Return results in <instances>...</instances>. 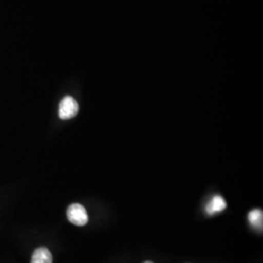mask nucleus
<instances>
[{
  "label": "nucleus",
  "mask_w": 263,
  "mask_h": 263,
  "mask_svg": "<svg viewBox=\"0 0 263 263\" xmlns=\"http://www.w3.org/2000/svg\"><path fill=\"white\" fill-rule=\"evenodd\" d=\"M66 215H67L68 220L74 226H84L89 221L87 211L80 204L70 205L67 209Z\"/></svg>",
  "instance_id": "obj_1"
},
{
  "label": "nucleus",
  "mask_w": 263,
  "mask_h": 263,
  "mask_svg": "<svg viewBox=\"0 0 263 263\" xmlns=\"http://www.w3.org/2000/svg\"><path fill=\"white\" fill-rule=\"evenodd\" d=\"M79 110V106L72 97H65L59 105V117L62 120L71 119L76 116Z\"/></svg>",
  "instance_id": "obj_2"
},
{
  "label": "nucleus",
  "mask_w": 263,
  "mask_h": 263,
  "mask_svg": "<svg viewBox=\"0 0 263 263\" xmlns=\"http://www.w3.org/2000/svg\"><path fill=\"white\" fill-rule=\"evenodd\" d=\"M31 263H53V256L47 248L40 247L32 254Z\"/></svg>",
  "instance_id": "obj_3"
},
{
  "label": "nucleus",
  "mask_w": 263,
  "mask_h": 263,
  "mask_svg": "<svg viewBox=\"0 0 263 263\" xmlns=\"http://www.w3.org/2000/svg\"><path fill=\"white\" fill-rule=\"evenodd\" d=\"M226 206L227 205H226V200L221 196L216 195L208 204L207 207H206V212H207L208 215L212 216V215H215L216 213L224 211Z\"/></svg>",
  "instance_id": "obj_4"
},
{
  "label": "nucleus",
  "mask_w": 263,
  "mask_h": 263,
  "mask_svg": "<svg viewBox=\"0 0 263 263\" xmlns=\"http://www.w3.org/2000/svg\"><path fill=\"white\" fill-rule=\"evenodd\" d=\"M249 221L251 226L255 228L256 230L262 231L263 227V212L259 209H254L251 211L248 215Z\"/></svg>",
  "instance_id": "obj_5"
},
{
  "label": "nucleus",
  "mask_w": 263,
  "mask_h": 263,
  "mask_svg": "<svg viewBox=\"0 0 263 263\" xmlns=\"http://www.w3.org/2000/svg\"><path fill=\"white\" fill-rule=\"evenodd\" d=\"M143 263H153L152 261H144Z\"/></svg>",
  "instance_id": "obj_6"
}]
</instances>
